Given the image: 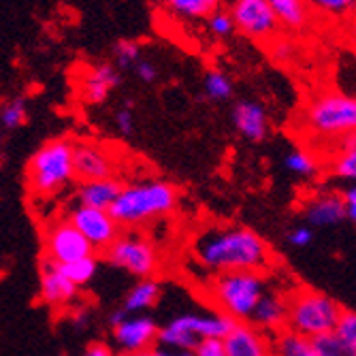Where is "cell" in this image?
I'll list each match as a JSON object with an SVG mask.
<instances>
[{"mask_svg": "<svg viewBox=\"0 0 356 356\" xmlns=\"http://www.w3.org/2000/svg\"><path fill=\"white\" fill-rule=\"evenodd\" d=\"M343 314V307L329 295L314 288H295L288 293V320L286 331L318 339L331 335Z\"/></svg>", "mask_w": 356, "mask_h": 356, "instance_id": "6", "label": "cell"}, {"mask_svg": "<svg viewBox=\"0 0 356 356\" xmlns=\"http://www.w3.org/2000/svg\"><path fill=\"white\" fill-rule=\"evenodd\" d=\"M314 341H316L318 350L322 352V356H352V354L348 352V348L335 337V333L325 335V337H318V339H314Z\"/></svg>", "mask_w": 356, "mask_h": 356, "instance_id": "35", "label": "cell"}, {"mask_svg": "<svg viewBox=\"0 0 356 356\" xmlns=\"http://www.w3.org/2000/svg\"><path fill=\"white\" fill-rule=\"evenodd\" d=\"M99 267H101L99 256L92 254L88 258H81V261H75V263H71L67 267H62V271L67 273V277L77 288H83V286H88L96 277V273H99Z\"/></svg>", "mask_w": 356, "mask_h": 356, "instance_id": "29", "label": "cell"}, {"mask_svg": "<svg viewBox=\"0 0 356 356\" xmlns=\"http://www.w3.org/2000/svg\"><path fill=\"white\" fill-rule=\"evenodd\" d=\"M71 318H73V325H75L77 329H86V327L90 325V314H88L86 307H75Z\"/></svg>", "mask_w": 356, "mask_h": 356, "instance_id": "42", "label": "cell"}, {"mask_svg": "<svg viewBox=\"0 0 356 356\" xmlns=\"http://www.w3.org/2000/svg\"><path fill=\"white\" fill-rule=\"evenodd\" d=\"M231 122L235 126V131L250 143H261L269 135V113L265 105L252 99L237 101L231 111Z\"/></svg>", "mask_w": 356, "mask_h": 356, "instance_id": "18", "label": "cell"}, {"mask_svg": "<svg viewBox=\"0 0 356 356\" xmlns=\"http://www.w3.org/2000/svg\"><path fill=\"white\" fill-rule=\"evenodd\" d=\"M333 333L348 348V352L352 356H356V312H346L343 309V314H341Z\"/></svg>", "mask_w": 356, "mask_h": 356, "instance_id": "32", "label": "cell"}, {"mask_svg": "<svg viewBox=\"0 0 356 356\" xmlns=\"http://www.w3.org/2000/svg\"><path fill=\"white\" fill-rule=\"evenodd\" d=\"M124 356H158V350L149 348V350H141V352H135V354H124Z\"/></svg>", "mask_w": 356, "mask_h": 356, "instance_id": "43", "label": "cell"}, {"mask_svg": "<svg viewBox=\"0 0 356 356\" xmlns=\"http://www.w3.org/2000/svg\"><path fill=\"white\" fill-rule=\"evenodd\" d=\"M235 327V320L216 309L207 312H181L158 329V348L194 352L207 339H224Z\"/></svg>", "mask_w": 356, "mask_h": 356, "instance_id": "7", "label": "cell"}, {"mask_svg": "<svg viewBox=\"0 0 356 356\" xmlns=\"http://www.w3.org/2000/svg\"><path fill=\"white\" fill-rule=\"evenodd\" d=\"M81 356H118V352L105 341H92L90 346H86Z\"/></svg>", "mask_w": 356, "mask_h": 356, "instance_id": "40", "label": "cell"}, {"mask_svg": "<svg viewBox=\"0 0 356 356\" xmlns=\"http://www.w3.org/2000/svg\"><path fill=\"white\" fill-rule=\"evenodd\" d=\"M205 22H207L209 35L216 37V39H231L235 32H237V26L233 22V15L229 11H224V9L213 11Z\"/></svg>", "mask_w": 356, "mask_h": 356, "instance_id": "31", "label": "cell"}, {"mask_svg": "<svg viewBox=\"0 0 356 356\" xmlns=\"http://www.w3.org/2000/svg\"><path fill=\"white\" fill-rule=\"evenodd\" d=\"M133 69H135V75H137L143 83H154V81L158 79V69H156V64H154L152 60L141 58Z\"/></svg>", "mask_w": 356, "mask_h": 356, "instance_id": "37", "label": "cell"}, {"mask_svg": "<svg viewBox=\"0 0 356 356\" xmlns=\"http://www.w3.org/2000/svg\"><path fill=\"white\" fill-rule=\"evenodd\" d=\"M305 131L329 149L356 139V92H320L301 113Z\"/></svg>", "mask_w": 356, "mask_h": 356, "instance_id": "3", "label": "cell"}, {"mask_svg": "<svg viewBox=\"0 0 356 356\" xmlns=\"http://www.w3.org/2000/svg\"><path fill=\"white\" fill-rule=\"evenodd\" d=\"M122 181L115 177L107 179H94V181H77L75 188V201L77 205L83 207H94V209H105L109 211L115 203V199L122 192Z\"/></svg>", "mask_w": 356, "mask_h": 356, "instance_id": "20", "label": "cell"}, {"mask_svg": "<svg viewBox=\"0 0 356 356\" xmlns=\"http://www.w3.org/2000/svg\"><path fill=\"white\" fill-rule=\"evenodd\" d=\"M179 192L175 184L167 179H137L124 184L109 213L120 224V229H139L154 220L167 218L177 209Z\"/></svg>", "mask_w": 356, "mask_h": 356, "instance_id": "2", "label": "cell"}, {"mask_svg": "<svg viewBox=\"0 0 356 356\" xmlns=\"http://www.w3.org/2000/svg\"><path fill=\"white\" fill-rule=\"evenodd\" d=\"M111 54H113V67L118 71L133 69L141 60V45L133 39H118L111 47Z\"/></svg>", "mask_w": 356, "mask_h": 356, "instance_id": "30", "label": "cell"}, {"mask_svg": "<svg viewBox=\"0 0 356 356\" xmlns=\"http://www.w3.org/2000/svg\"><path fill=\"white\" fill-rule=\"evenodd\" d=\"M284 169L290 173V175H295L299 179H314L320 175V163H318V158L312 149H305V147H297V149H290L286 152L284 156Z\"/></svg>", "mask_w": 356, "mask_h": 356, "instance_id": "24", "label": "cell"}, {"mask_svg": "<svg viewBox=\"0 0 356 356\" xmlns=\"http://www.w3.org/2000/svg\"><path fill=\"white\" fill-rule=\"evenodd\" d=\"M167 7L186 19H207L220 9V0H165Z\"/></svg>", "mask_w": 356, "mask_h": 356, "instance_id": "27", "label": "cell"}, {"mask_svg": "<svg viewBox=\"0 0 356 356\" xmlns=\"http://www.w3.org/2000/svg\"><path fill=\"white\" fill-rule=\"evenodd\" d=\"M341 199L346 207V220L356 224V184H350L341 190Z\"/></svg>", "mask_w": 356, "mask_h": 356, "instance_id": "38", "label": "cell"}, {"mask_svg": "<svg viewBox=\"0 0 356 356\" xmlns=\"http://www.w3.org/2000/svg\"><path fill=\"white\" fill-rule=\"evenodd\" d=\"M105 261L135 280H147L154 277V273L160 267V256L156 245L141 233H126L120 235L107 250Z\"/></svg>", "mask_w": 356, "mask_h": 356, "instance_id": "8", "label": "cell"}, {"mask_svg": "<svg viewBox=\"0 0 356 356\" xmlns=\"http://www.w3.org/2000/svg\"><path fill=\"white\" fill-rule=\"evenodd\" d=\"M301 218L305 220L303 224L312 226V229H331L346 220V207L341 192L333 188H320L309 192L307 197L301 201Z\"/></svg>", "mask_w": 356, "mask_h": 356, "instance_id": "13", "label": "cell"}, {"mask_svg": "<svg viewBox=\"0 0 356 356\" xmlns=\"http://www.w3.org/2000/svg\"><path fill=\"white\" fill-rule=\"evenodd\" d=\"M226 356H275L273 337L250 322H235L231 333L222 339Z\"/></svg>", "mask_w": 356, "mask_h": 356, "instance_id": "17", "label": "cell"}, {"mask_svg": "<svg viewBox=\"0 0 356 356\" xmlns=\"http://www.w3.org/2000/svg\"><path fill=\"white\" fill-rule=\"evenodd\" d=\"M0 147H3V131H0Z\"/></svg>", "mask_w": 356, "mask_h": 356, "instance_id": "44", "label": "cell"}, {"mask_svg": "<svg viewBox=\"0 0 356 356\" xmlns=\"http://www.w3.org/2000/svg\"><path fill=\"white\" fill-rule=\"evenodd\" d=\"M273 9L280 26L290 30H301L309 22V5L305 0H267Z\"/></svg>", "mask_w": 356, "mask_h": 356, "instance_id": "23", "label": "cell"}, {"mask_svg": "<svg viewBox=\"0 0 356 356\" xmlns=\"http://www.w3.org/2000/svg\"><path fill=\"white\" fill-rule=\"evenodd\" d=\"M286 320H288V293L269 288L265 297L258 301L248 322L256 329H261L263 333L275 337L277 333L286 331Z\"/></svg>", "mask_w": 356, "mask_h": 356, "instance_id": "19", "label": "cell"}, {"mask_svg": "<svg viewBox=\"0 0 356 356\" xmlns=\"http://www.w3.org/2000/svg\"><path fill=\"white\" fill-rule=\"evenodd\" d=\"M329 173L346 186L356 184V139L343 141L331 149Z\"/></svg>", "mask_w": 356, "mask_h": 356, "instance_id": "22", "label": "cell"}, {"mask_svg": "<svg viewBox=\"0 0 356 356\" xmlns=\"http://www.w3.org/2000/svg\"><path fill=\"white\" fill-rule=\"evenodd\" d=\"M75 163V179L77 181H94V179H107L115 173V160L109 149L101 143L79 141L75 143L73 152Z\"/></svg>", "mask_w": 356, "mask_h": 356, "instance_id": "15", "label": "cell"}, {"mask_svg": "<svg viewBox=\"0 0 356 356\" xmlns=\"http://www.w3.org/2000/svg\"><path fill=\"white\" fill-rule=\"evenodd\" d=\"M194 356H226V354H224V346L220 339H207L194 350Z\"/></svg>", "mask_w": 356, "mask_h": 356, "instance_id": "39", "label": "cell"}, {"mask_svg": "<svg viewBox=\"0 0 356 356\" xmlns=\"http://www.w3.org/2000/svg\"><path fill=\"white\" fill-rule=\"evenodd\" d=\"M192 256L209 275L233 271L267 273L273 252L265 237L248 226H211L197 235Z\"/></svg>", "mask_w": 356, "mask_h": 356, "instance_id": "1", "label": "cell"}, {"mask_svg": "<svg viewBox=\"0 0 356 356\" xmlns=\"http://www.w3.org/2000/svg\"><path fill=\"white\" fill-rule=\"evenodd\" d=\"M160 297H163V286H160V282H156L154 277L137 280L131 288H128V293H126V297H124L120 307L128 316L147 314L152 307L158 305Z\"/></svg>", "mask_w": 356, "mask_h": 356, "instance_id": "21", "label": "cell"}, {"mask_svg": "<svg viewBox=\"0 0 356 356\" xmlns=\"http://www.w3.org/2000/svg\"><path fill=\"white\" fill-rule=\"evenodd\" d=\"M305 3L329 15H343L354 7V0H305Z\"/></svg>", "mask_w": 356, "mask_h": 356, "instance_id": "33", "label": "cell"}, {"mask_svg": "<svg viewBox=\"0 0 356 356\" xmlns=\"http://www.w3.org/2000/svg\"><path fill=\"white\" fill-rule=\"evenodd\" d=\"M273 354L275 356H322L314 339L295 335L290 331H282L273 337Z\"/></svg>", "mask_w": 356, "mask_h": 356, "instance_id": "25", "label": "cell"}, {"mask_svg": "<svg viewBox=\"0 0 356 356\" xmlns=\"http://www.w3.org/2000/svg\"><path fill=\"white\" fill-rule=\"evenodd\" d=\"M43 250L45 261L60 267H67L75 261L96 254L88 239L67 218H56L47 224V229L43 231Z\"/></svg>", "mask_w": 356, "mask_h": 356, "instance_id": "9", "label": "cell"}, {"mask_svg": "<svg viewBox=\"0 0 356 356\" xmlns=\"http://www.w3.org/2000/svg\"><path fill=\"white\" fill-rule=\"evenodd\" d=\"M160 325L149 314L139 316H124L118 325L111 327V339L115 350L124 354H135L141 350L156 348Z\"/></svg>", "mask_w": 356, "mask_h": 356, "instance_id": "12", "label": "cell"}, {"mask_svg": "<svg viewBox=\"0 0 356 356\" xmlns=\"http://www.w3.org/2000/svg\"><path fill=\"white\" fill-rule=\"evenodd\" d=\"M28 122V105L26 99H7L0 103V126L7 131H17Z\"/></svg>", "mask_w": 356, "mask_h": 356, "instance_id": "28", "label": "cell"}, {"mask_svg": "<svg viewBox=\"0 0 356 356\" xmlns=\"http://www.w3.org/2000/svg\"><path fill=\"white\" fill-rule=\"evenodd\" d=\"M267 290V273L258 271L220 273L211 275V280L205 284V295L213 309L235 322H248Z\"/></svg>", "mask_w": 356, "mask_h": 356, "instance_id": "5", "label": "cell"}, {"mask_svg": "<svg viewBox=\"0 0 356 356\" xmlns=\"http://www.w3.org/2000/svg\"><path fill=\"white\" fill-rule=\"evenodd\" d=\"M79 290L62 271L60 265L43 261L41 265V282H39V297L49 309H71L79 299Z\"/></svg>", "mask_w": 356, "mask_h": 356, "instance_id": "14", "label": "cell"}, {"mask_svg": "<svg viewBox=\"0 0 356 356\" xmlns=\"http://www.w3.org/2000/svg\"><path fill=\"white\" fill-rule=\"evenodd\" d=\"M352 11H354V13H356V0H354V7H352Z\"/></svg>", "mask_w": 356, "mask_h": 356, "instance_id": "45", "label": "cell"}, {"mask_svg": "<svg viewBox=\"0 0 356 356\" xmlns=\"http://www.w3.org/2000/svg\"><path fill=\"white\" fill-rule=\"evenodd\" d=\"M120 83L122 75L111 62L92 64L79 81V101L90 107L103 105L111 96V92L120 88Z\"/></svg>", "mask_w": 356, "mask_h": 356, "instance_id": "16", "label": "cell"}, {"mask_svg": "<svg viewBox=\"0 0 356 356\" xmlns=\"http://www.w3.org/2000/svg\"><path fill=\"white\" fill-rule=\"evenodd\" d=\"M75 141L67 137H56L45 141L35 154L28 158L26 184L28 190L39 201H51L67 192L75 179L73 163Z\"/></svg>", "mask_w": 356, "mask_h": 356, "instance_id": "4", "label": "cell"}, {"mask_svg": "<svg viewBox=\"0 0 356 356\" xmlns=\"http://www.w3.org/2000/svg\"><path fill=\"white\" fill-rule=\"evenodd\" d=\"M229 13L237 30L252 41L275 39L280 30V22L267 0H233Z\"/></svg>", "mask_w": 356, "mask_h": 356, "instance_id": "11", "label": "cell"}, {"mask_svg": "<svg viewBox=\"0 0 356 356\" xmlns=\"http://www.w3.org/2000/svg\"><path fill=\"white\" fill-rule=\"evenodd\" d=\"M235 92V83L220 69H209L203 77V96L209 101H229Z\"/></svg>", "mask_w": 356, "mask_h": 356, "instance_id": "26", "label": "cell"}, {"mask_svg": "<svg viewBox=\"0 0 356 356\" xmlns=\"http://www.w3.org/2000/svg\"><path fill=\"white\" fill-rule=\"evenodd\" d=\"M312 241H314V229H312V226H307V224H297V226H293V229L286 233V243L297 248V250L307 248Z\"/></svg>", "mask_w": 356, "mask_h": 356, "instance_id": "34", "label": "cell"}, {"mask_svg": "<svg viewBox=\"0 0 356 356\" xmlns=\"http://www.w3.org/2000/svg\"><path fill=\"white\" fill-rule=\"evenodd\" d=\"M64 218L88 239L94 252H105L122 235L120 224L105 209H94V207H83V205L73 203L67 209V213H64Z\"/></svg>", "mask_w": 356, "mask_h": 356, "instance_id": "10", "label": "cell"}, {"mask_svg": "<svg viewBox=\"0 0 356 356\" xmlns=\"http://www.w3.org/2000/svg\"><path fill=\"white\" fill-rule=\"evenodd\" d=\"M113 124H115V131H118L122 137H131V135L135 133V113H133V109L120 107V109L115 111Z\"/></svg>", "mask_w": 356, "mask_h": 356, "instance_id": "36", "label": "cell"}, {"mask_svg": "<svg viewBox=\"0 0 356 356\" xmlns=\"http://www.w3.org/2000/svg\"><path fill=\"white\" fill-rule=\"evenodd\" d=\"M293 49H295V45L290 43V41H284V39H280V41H275V43L271 45V54H273L277 60H282V62H286L290 56H293Z\"/></svg>", "mask_w": 356, "mask_h": 356, "instance_id": "41", "label": "cell"}]
</instances>
